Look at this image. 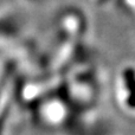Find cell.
Segmentation results:
<instances>
[{"mask_svg": "<svg viewBox=\"0 0 135 135\" xmlns=\"http://www.w3.org/2000/svg\"><path fill=\"white\" fill-rule=\"evenodd\" d=\"M25 1L28 2V4H42L45 0H25Z\"/></svg>", "mask_w": 135, "mask_h": 135, "instance_id": "cell-1", "label": "cell"}]
</instances>
